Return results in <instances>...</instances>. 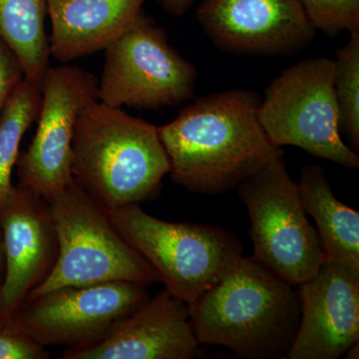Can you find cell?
I'll return each instance as SVG.
<instances>
[{
    "instance_id": "obj_1",
    "label": "cell",
    "mask_w": 359,
    "mask_h": 359,
    "mask_svg": "<svg viewBox=\"0 0 359 359\" xmlns=\"http://www.w3.org/2000/svg\"><path fill=\"white\" fill-rule=\"evenodd\" d=\"M261 100L249 89L217 92L158 127L175 183L192 193L221 195L283 155L259 122Z\"/></svg>"
},
{
    "instance_id": "obj_2",
    "label": "cell",
    "mask_w": 359,
    "mask_h": 359,
    "mask_svg": "<svg viewBox=\"0 0 359 359\" xmlns=\"http://www.w3.org/2000/svg\"><path fill=\"white\" fill-rule=\"evenodd\" d=\"M189 309L200 344L250 359H285L301 321L297 287L254 257H243Z\"/></svg>"
},
{
    "instance_id": "obj_3",
    "label": "cell",
    "mask_w": 359,
    "mask_h": 359,
    "mask_svg": "<svg viewBox=\"0 0 359 359\" xmlns=\"http://www.w3.org/2000/svg\"><path fill=\"white\" fill-rule=\"evenodd\" d=\"M71 172L115 210L156 197L170 163L157 126L97 100L78 116Z\"/></svg>"
},
{
    "instance_id": "obj_4",
    "label": "cell",
    "mask_w": 359,
    "mask_h": 359,
    "mask_svg": "<svg viewBox=\"0 0 359 359\" xmlns=\"http://www.w3.org/2000/svg\"><path fill=\"white\" fill-rule=\"evenodd\" d=\"M46 201L57 233V261L26 299L63 287L160 283L154 269L116 228L109 210L76 180Z\"/></svg>"
},
{
    "instance_id": "obj_5",
    "label": "cell",
    "mask_w": 359,
    "mask_h": 359,
    "mask_svg": "<svg viewBox=\"0 0 359 359\" xmlns=\"http://www.w3.org/2000/svg\"><path fill=\"white\" fill-rule=\"evenodd\" d=\"M109 211L116 228L165 289L189 308L242 259L240 241L221 226L163 221L140 204Z\"/></svg>"
},
{
    "instance_id": "obj_6",
    "label": "cell",
    "mask_w": 359,
    "mask_h": 359,
    "mask_svg": "<svg viewBox=\"0 0 359 359\" xmlns=\"http://www.w3.org/2000/svg\"><path fill=\"white\" fill-rule=\"evenodd\" d=\"M334 59L299 61L269 85L259 119L278 147L294 146L313 157L358 169L359 156L340 136Z\"/></svg>"
},
{
    "instance_id": "obj_7",
    "label": "cell",
    "mask_w": 359,
    "mask_h": 359,
    "mask_svg": "<svg viewBox=\"0 0 359 359\" xmlns=\"http://www.w3.org/2000/svg\"><path fill=\"white\" fill-rule=\"evenodd\" d=\"M237 190L249 215L252 257L294 287L316 276L325 255L283 155L269 161Z\"/></svg>"
},
{
    "instance_id": "obj_8",
    "label": "cell",
    "mask_w": 359,
    "mask_h": 359,
    "mask_svg": "<svg viewBox=\"0 0 359 359\" xmlns=\"http://www.w3.org/2000/svg\"><path fill=\"white\" fill-rule=\"evenodd\" d=\"M104 51L98 101L106 105L156 110L180 105L195 93L197 68L143 11Z\"/></svg>"
},
{
    "instance_id": "obj_9",
    "label": "cell",
    "mask_w": 359,
    "mask_h": 359,
    "mask_svg": "<svg viewBox=\"0 0 359 359\" xmlns=\"http://www.w3.org/2000/svg\"><path fill=\"white\" fill-rule=\"evenodd\" d=\"M147 287L112 282L59 287L25 299L11 320L45 347L81 348L99 341L116 321L147 302Z\"/></svg>"
},
{
    "instance_id": "obj_10",
    "label": "cell",
    "mask_w": 359,
    "mask_h": 359,
    "mask_svg": "<svg viewBox=\"0 0 359 359\" xmlns=\"http://www.w3.org/2000/svg\"><path fill=\"white\" fill-rule=\"evenodd\" d=\"M40 91L36 133L15 167L20 185L48 200L72 181L75 125L81 111L98 100V80L77 66H49Z\"/></svg>"
},
{
    "instance_id": "obj_11",
    "label": "cell",
    "mask_w": 359,
    "mask_h": 359,
    "mask_svg": "<svg viewBox=\"0 0 359 359\" xmlns=\"http://www.w3.org/2000/svg\"><path fill=\"white\" fill-rule=\"evenodd\" d=\"M197 20L212 43L237 55H294L316 33L301 0H203Z\"/></svg>"
},
{
    "instance_id": "obj_12",
    "label": "cell",
    "mask_w": 359,
    "mask_h": 359,
    "mask_svg": "<svg viewBox=\"0 0 359 359\" xmlns=\"http://www.w3.org/2000/svg\"><path fill=\"white\" fill-rule=\"evenodd\" d=\"M0 231L4 252L0 320H11L50 275L59 243L48 202L20 184L0 207Z\"/></svg>"
},
{
    "instance_id": "obj_13",
    "label": "cell",
    "mask_w": 359,
    "mask_h": 359,
    "mask_svg": "<svg viewBox=\"0 0 359 359\" xmlns=\"http://www.w3.org/2000/svg\"><path fill=\"white\" fill-rule=\"evenodd\" d=\"M301 321L285 359H337L359 341V273L325 262L297 287Z\"/></svg>"
},
{
    "instance_id": "obj_14",
    "label": "cell",
    "mask_w": 359,
    "mask_h": 359,
    "mask_svg": "<svg viewBox=\"0 0 359 359\" xmlns=\"http://www.w3.org/2000/svg\"><path fill=\"white\" fill-rule=\"evenodd\" d=\"M190 309L161 290L123 316L92 346L66 349L63 359H190L199 353Z\"/></svg>"
},
{
    "instance_id": "obj_15",
    "label": "cell",
    "mask_w": 359,
    "mask_h": 359,
    "mask_svg": "<svg viewBox=\"0 0 359 359\" xmlns=\"http://www.w3.org/2000/svg\"><path fill=\"white\" fill-rule=\"evenodd\" d=\"M50 55L61 63L105 50L142 13L146 0H47Z\"/></svg>"
},
{
    "instance_id": "obj_16",
    "label": "cell",
    "mask_w": 359,
    "mask_h": 359,
    "mask_svg": "<svg viewBox=\"0 0 359 359\" xmlns=\"http://www.w3.org/2000/svg\"><path fill=\"white\" fill-rule=\"evenodd\" d=\"M297 184L304 211L318 226L325 262L346 264L359 273V212L335 197L320 165L302 168Z\"/></svg>"
},
{
    "instance_id": "obj_17",
    "label": "cell",
    "mask_w": 359,
    "mask_h": 359,
    "mask_svg": "<svg viewBox=\"0 0 359 359\" xmlns=\"http://www.w3.org/2000/svg\"><path fill=\"white\" fill-rule=\"evenodd\" d=\"M47 15V0H0V39L15 54L26 79L39 86L51 56Z\"/></svg>"
},
{
    "instance_id": "obj_18",
    "label": "cell",
    "mask_w": 359,
    "mask_h": 359,
    "mask_svg": "<svg viewBox=\"0 0 359 359\" xmlns=\"http://www.w3.org/2000/svg\"><path fill=\"white\" fill-rule=\"evenodd\" d=\"M40 105L39 85L25 77L13 90L0 115V207L13 191L11 177L20 156V143L39 118Z\"/></svg>"
},
{
    "instance_id": "obj_19",
    "label": "cell",
    "mask_w": 359,
    "mask_h": 359,
    "mask_svg": "<svg viewBox=\"0 0 359 359\" xmlns=\"http://www.w3.org/2000/svg\"><path fill=\"white\" fill-rule=\"evenodd\" d=\"M337 51L334 87L339 109V132L346 137L349 147L359 148V30Z\"/></svg>"
},
{
    "instance_id": "obj_20",
    "label": "cell",
    "mask_w": 359,
    "mask_h": 359,
    "mask_svg": "<svg viewBox=\"0 0 359 359\" xmlns=\"http://www.w3.org/2000/svg\"><path fill=\"white\" fill-rule=\"evenodd\" d=\"M316 30L328 36L359 30V0H301Z\"/></svg>"
},
{
    "instance_id": "obj_21",
    "label": "cell",
    "mask_w": 359,
    "mask_h": 359,
    "mask_svg": "<svg viewBox=\"0 0 359 359\" xmlns=\"http://www.w3.org/2000/svg\"><path fill=\"white\" fill-rule=\"evenodd\" d=\"M46 347L14 325L13 320H0V359H47Z\"/></svg>"
},
{
    "instance_id": "obj_22",
    "label": "cell",
    "mask_w": 359,
    "mask_h": 359,
    "mask_svg": "<svg viewBox=\"0 0 359 359\" xmlns=\"http://www.w3.org/2000/svg\"><path fill=\"white\" fill-rule=\"evenodd\" d=\"M25 78L15 54L0 39V115L15 87Z\"/></svg>"
},
{
    "instance_id": "obj_23",
    "label": "cell",
    "mask_w": 359,
    "mask_h": 359,
    "mask_svg": "<svg viewBox=\"0 0 359 359\" xmlns=\"http://www.w3.org/2000/svg\"><path fill=\"white\" fill-rule=\"evenodd\" d=\"M197 0H157L166 13L176 18H181L190 11Z\"/></svg>"
},
{
    "instance_id": "obj_24",
    "label": "cell",
    "mask_w": 359,
    "mask_h": 359,
    "mask_svg": "<svg viewBox=\"0 0 359 359\" xmlns=\"http://www.w3.org/2000/svg\"><path fill=\"white\" fill-rule=\"evenodd\" d=\"M4 276V244H2V235L0 231V290H1L2 282Z\"/></svg>"
},
{
    "instance_id": "obj_25",
    "label": "cell",
    "mask_w": 359,
    "mask_h": 359,
    "mask_svg": "<svg viewBox=\"0 0 359 359\" xmlns=\"http://www.w3.org/2000/svg\"><path fill=\"white\" fill-rule=\"evenodd\" d=\"M358 342L353 344L346 351V358L349 359H358Z\"/></svg>"
}]
</instances>
